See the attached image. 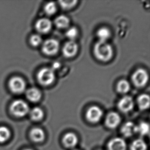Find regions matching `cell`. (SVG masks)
I'll use <instances>...</instances> for the list:
<instances>
[{"mask_svg": "<svg viewBox=\"0 0 150 150\" xmlns=\"http://www.w3.org/2000/svg\"><path fill=\"white\" fill-rule=\"evenodd\" d=\"M55 78L53 70L49 68L41 69L37 75V79L39 83L44 86L50 85L54 81Z\"/></svg>", "mask_w": 150, "mask_h": 150, "instance_id": "3", "label": "cell"}, {"mask_svg": "<svg viewBox=\"0 0 150 150\" xmlns=\"http://www.w3.org/2000/svg\"><path fill=\"white\" fill-rule=\"evenodd\" d=\"M94 52L97 59L104 62L110 60L113 56V49L107 42H98L94 48Z\"/></svg>", "mask_w": 150, "mask_h": 150, "instance_id": "1", "label": "cell"}, {"mask_svg": "<svg viewBox=\"0 0 150 150\" xmlns=\"http://www.w3.org/2000/svg\"><path fill=\"white\" fill-rule=\"evenodd\" d=\"M147 145L144 140L137 139L133 142L130 146V150H146Z\"/></svg>", "mask_w": 150, "mask_h": 150, "instance_id": "19", "label": "cell"}, {"mask_svg": "<svg viewBox=\"0 0 150 150\" xmlns=\"http://www.w3.org/2000/svg\"><path fill=\"white\" fill-rule=\"evenodd\" d=\"M150 132V126L147 122H142L137 126V132L142 136L148 135Z\"/></svg>", "mask_w": 150, "mask_h": 150, "instance_id": "23", "label": "cell"}, {"mask_svg": "<svg viewBox=\"0 0 150 150\" xmlns=\"http://www.w3.org/2000/svg\"><path fill=\"white\" fill-rule=\"evenodd\" d=\"M30 135L31 139L35 142H42L45 139V133L40 128H33L31 131Z\"/></svg>", "mask_w": 150, "mask_h": 150, "instance_id": "16", "label": "cell"}, {"mask_svg": "<svg viewBox=\"0 0 150 150\" xmlns=\"http://www.w3.org/2000/svg\"><path fill=\"white\" fill-rule=\"evenodd\" d=\"M57 10V5L54 2H49L46 4L44 7L45 13L49 16H51L54 14Z\"/></svg>", "mask_w": 150, "mask_h": 150, "instance_id": "25", "label": "cell"}, {"mask_svg": "<svg viewBox=\"0 0 150 150\" xmlns=\"http://www.w3.org/2000/svg\"><path fill=\"white\" fill-rule=\"evenodd\" d=\"M31 150V149H26V150Z\"/></svg>", "mask_w": 150, "mask_h": 150, "instance_id": "30", "label": "cell"}, {"mask_svg": "<svg viewBox=\"0 0 150 150\" xmlns=\"http://www.w3.org/2000/svg\"><path fill=\"white\" fill-rule=\"evenodd\" d=\"M134 105V101L132 98L129 96H126L119 101L118 108L122 112L127 113L133 109Z\"/></svg>", "mask_w": 150, "mask_h": 150, "instance_id": "8", "label": "cell"}, {"mask_svg": "<svg viewBox=\"0 0 150 150\" xmlns=\"http://www.w3.org/2000/svg\"><path fill=\"white\" fill-rule=\"evenodd\" d=\"M108 150H126V142L122 138L120 137L113 138L108 144Z\"/></svg>", "mask_w": 150, "mask_h": 150, "instance_id": "12", "label": "cell"}, {"mask_svg": "<svg viewBox=\"0 0 150 150\" xmlns=\"http://www.w3.org/2000/svg\"><path fill=\"white\" fill-rule=\"evenodd\" d=\"M103 115L101 109L98 106H92L88 110L86 113V118L90 122L96 124L100 122Z\"/></svg>", "mask_w": 150, "mask_h": 150, "instance_id": "7", "label": "cell"}, {"mask_svg": "<svg viewBox=\"0 0 150 150\" xmlns=\"http://www.w3.org/2000/svg\"><path fill=\"white\" fill-rule=\"evenodd\" d=\"M121 117L116 112H111L108 114L105 119V126L108 128L113 129L116 128L120 123Z\"/></svg>", "mask_w": 150, "mask_h": 150, "instance_id": "9", "label": "cell"}, {"mask_svg": "<svg viewBox=\"0 0 150 150\" xmlns=\"http://www.w3.org/2000/svg\"><path fill=\"white\" fill-rule=\"evenodd\" d=\"M10 136V132L5 127H0V142H5Z\"/></svg>", "mask_w": 150, "mask_h": 150, "instance_id": "24", "label": "cell"}, {"mask_svg": "<svg viewBox=\"0 0 150 150\" xmlns=\"http://www.w3.org/2000/svg\"><path fill=\"white\" fill-rule=\"evenodd\" d=\"M8 85L10 90L15 94H21L26 90V84L22 78L18 76L12 77L9 80Z\"/></svg>", "mask_w": 150, "mask_h": 150, "instance_id": "4", "label": "cell"}, {"mask_svg": "<svg viewBox=\"0 0 150 150\" xmlns=\"http://www.w3.org/2000/svg\"><path fill=\"white\" fill-rule=\"evenodd\" d=\"M42 42V37L39 35H33L30 39V43L34 47H37Z\"/></svg>", "mask_w": 150, "mask_h": 150, "instance_id": "27", "label": "cell"}, {"mask_svg": "<svg viewBox=\"0 0 150 150\" xmlns=\"http://www.w3.org/2000/svg\"><path fill=\"white\" fill-rule=\"evenodd\" d=\"M54 23L55 25L59 28H66L69 26L70 21L67 16L61 15L55 18Z\"/></svg>", "mask_w": 150, "mask_h": 150, "instance_id": "18", "label": "cell"}, {"mask_svg": "<svg viewBox=\"0 0 150 150\" xmlns=\"http://www.w3.org/2000/svg\"><path fill=\"white\" fill-rule=\"evenodd\" d=\"M59 42L54 39H48L45 41L42 46V51L45 54L53 55L59 51Z\"/></svg>", "mask_w": 150, "mask_h": 150, "instance_id": "6", "label": "cell"}, {"mask_svg": "<svg viewBox=\"0 0 150 150\" xmlns=\"http://www.w3.org/2000/svg\"><path fill=\"white\" fill-rule=\"evenodd\" d=\"M130 89V85L127 81L123 79L119 81L117 86V90L120 93H127Z\"/></svg>", "mask_w": 150, "mask_h": 150, "instance_id": "21", "label": "cell"}, {"mask_svg": "<svg viewBox=\"0 0 150 150\" xmlns=\"http://www.w3.org/2000/svg\"><path fill=\"white\" fill-rule=\"evenodd\" d=\"M63 144L67 148H73L75 147L78 142V138L75 134L69 132L65 134L63 137Z\"/></svg>", "mask_w": 150, "mask_h": 150, "instance_id": "14", "label": "cell"}, {"mask_svg": "<svg viewBox=\"0 0 150 150\" xmlns=\"http://www.w3.org/2000/svg\"><path fill=\"white\" fill-rule=\"evenodd\" d=\"M44 112L42 109L39 107L33 108L30 111V117L34 121H39L44 117Z\"/></svg>", "mask_w": 150, "mask_h": 150, "instance_id": "20", "label": "cell"}, {"mask_svg": "<svg viewBox=\"0 0 150 150\" xmlns=\"http://www.w3.org/2000/svg\"><path fill=\"white\" fill-rule=\"evenodd\" d=\"M10 112L13 115L22 117L26 115L29 111V107L25 101L21 100H14L11 104Z\"/></svg>", "mask_w": 150, "mask_h": 150, "instance_id": "2", "label": "cell"}, {"mask_svg": "<svg viewBox=\"0 0 150 150\" xmlns=\"http://www.w3.org/2000/svg\"><path fill=\"white\" fill-rule=\"evenodd\" d=\"M60 66V64H59L58 62H56V63H55L53 65V69H57L58 68H59ZM53 69H52V70H53Z\"/></svg>", "mask_w": 150, "mask_h": 150, "instance_id": "29", "label": "cell"}, {"mask_svg": "<svg viewBox=\"0 0 150 150\" xmlns=\"http://www.w3.org/2000/svg\"><path fill=\"white\" fill-rule=\"evenodd\" d=\"M78 35V31L77 28L75 27H71L69 29H68L67 32L66 33V37L70 39L71 41H73V40L76 38Z\"/></svg>", "mask_w": 150, "mask_h": 150, "instance_id": "28", "label": "cell"}, {"mask_svg": "<svg viewBox=\"0 0 150 150\" xmlns=\"http://www.w3.org/2000/svg\"><path fill=\"white\" fill-rule=\"evenodd\" d=\"M77 1L75 0H68V1H59L61 7L64 9H69L73 8L77 3Z\"/></svg>", "mask_w": 150, "mask_h": 150, "instance_id": "26", "label": "cell"}, {"mask_svg": "<svg viewBox=\"0 0 150 150\" xmlns=\"http://www.w3.org/2000/svg\"><path fill=\"white\" fill-rule=\"evenodd\" d=\"M26 96L30 101L35 103L40 100L42 97V94L38 89L36 88H31L27 90Z\"/></svg>", "mask_w": 150, "mask_h": 150, "instance_id": "15", "label": "cell"}, {"mask_svg": "<svg viewBox=\"0 0 150 150\" xmlns=\"http://www.w3.org/2000/svg\"><path fill=\"white\" fill-rule=\"evenodd\" d=\"M132 79L136 87H142L146 85L148 81V73L144 69H138L133 73Z\"/></svg>", "mask_w": 150, "mask_h": 150, "instance_id": "5", "label": "cell"}, {"mask_svg": "<svg viewBox=\"0 0 150 150\" xmlns=\"http://www.w3.org/2000/svg\"><path fill=\"white\" fill-rule=\"evenodd\" d=\"M137 103L140 110H145L148 109L150 106V96L146 94L141 95L138 97Z\"/></svg>", "mask_w": 150, "mask_h": 150, "instance_id": "17", "label": "cell"}, {"mask_svg": "<svg viewBox=\"0 0 150 150\" xmlns=\"http://www.w3.org/2000/svg\"><path fill=\"white\" fill-rule=\"evenodd\" d=\"M78 50V46L74 41H70L65 44L63 48V54L70 58L75 56Z\"/></svg>", "mask_w": 150, "mask_h": 150, "instance_id": "11", "label": "cell"}, {"mask_svg": "<svg viewBox=\"0 0 150 150\" xmlns=\"http://www.w3.org/2000/svg\"><path fill=\"white\" fill-rule=\"evenodd\" d=\"M35 28L39 33H47L50 31L52 27V23L47 18H42L37 21L35 23Z\"/></svg>", "mask_w": 150, "mask_h": 150, "instance_id": "10", "label": "cell"}, {"mask_svg": "<svg viewBox=\"0 0 150 150\" xmlns=\"http://www.w3.org/2000/svg\"><path fill=\"white\" fill-rule=\"evenodd\" d=\"M122 134L126 137H130L137 132V126L132 122H126L121 129Z\"/></svg>", "mask_w": 150, "mask_h": 150, "instance_id": "13", "label": "cell"}, {"mask_svg": "<svg viewBox=\"0 0 150 150\" xmlns=\"http://www.w3.org/2000/svg\"><path fill=\"white\" fill-rule=\"evenodd\" d=\"M97 35L100 39V41L106 42L110 37L111 33L108 29L103 27L98 31Z\"/></svg>", "mask_w": 150, "mask_h": 150, "instance_id": "22", "label": "cell"}]
</instances>
